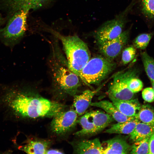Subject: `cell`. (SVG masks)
Returning a JSON list of instances; mask_svg holds the SVG:
<instances>
[{"label": "cell", "instance_id": "6da1fadb", "mask_svg": "<svg viewBox=\"0 0 154 154\" xmlns=\"http://www.w3.org/2000/svg\"><path fill=\"white\" fill-rule=\"evenodd\" d=\"M4 99L13 112L23 117H53L64 108L61 104L32 95L18 88L9 90L5 94Z\"/></svg>", "mask_w": 154, "mask_h": 154}, {"label": "cell", "instance_id": "7a4b0ae2", "mask_svg": "<svg viewBox=\"0 0 154 154\" xmlns=\"http://www.w3.org/2000/svg\"><path fill=\"white\" fill-rule=\"evenodd\" d=\"M52 33L61 41L70 69L79 77L84 66L91 58L87 45L78 36H64Z\"/></svg>", "mask_w": 154, "mask_h": 154}, {"label": "cell", "instance_id": "3957f363", "mask_svg": "<svg viewBox=\"0 0 154 154\" xmlns=\"http://www.w3.org/2000/svg\"><path fill=\"white\" fill-rule=\"evenodd\" d=\"M54 56L51 71L55 88L61 93L74 96L81 85L80 78L70 69L62 56Z\"/></svg>", "mask_w": 154, "mask_h": 154}, {"label": "cell", "instance_id": "277c9868", "mask_svg": "<svg viewBox=\"0 0 154 154\" xmlns=\"http://www.w3.org/2000/svg\"><path fill=\"white\" fill-rule=\"evenodd\" d=\"M115 63L103 56L91 58L81 71L80 78L86 84H98L114 69Z\"/></svg>", "mask_w": 154, "mask_h": 154}, {"label": "cell", "instance_id": "5b68a950", "mask_svg": "<svg viewBox=\"0 0 154 154\" xmlns=\"http://www.w3.org/2000/svg\"><path fill=\"white\" fill-rule=\"evenodd\" d=\"M29 10H19L9 18L5 26L0 28V39L5 44L14 46L23 37L27 29V18Z\"/></svg>", "mask_w": 154, "mask_h": 154}, {"label": "cell", "instance_id": "8992f818", "mask_svg": "<svg viewBox=\"0 0 154 154\" xmlns=\"http://www.w3.org/2000/svg\"><path fill=\"white\" fill-rule=\"evenodd\" d=\"M133 6L132 1L123 11L114 19L105 22L95 31L94 36L99 45L116 38L122 33L127 22V15Z\"/></svg>", "mask_w": 154, "mask_h": 154}, {"label": "cell", "instance_id": "52a82bcc", "mask_svg": "<svg viewBox=\"0 0 154 154\" xmlns=\"http://www.w3.org/2000/svg\"><path fill=\"white\" fill-rule=\"evenodd\" d=\"M135 74V70L131 69L116 73L109 86L108 91V96L119 100L133 99L134 93L128 88L127 82L129 79Z\"/></svg>", "mask_w": 154, "mask_h": 154}, {"label": "cell", "instance_id": "ba28073f", "mask_svg": "<svg viewBox=\"0 0 154 154\" xmlns=\"http://www.w3.org/2000/svg\"><path fill=\"white\" fill-rule=\"evenodd\" d=\"M77 114L74 110L62 111L53 116L50 126L52 131L58 135L63 134L72 129L77 122Z\"/></svg>", "mask_w": 154, "mask_h": 154}, {"label": "cell", "instance_id": "9c48e42d", "mask_svg": "<svg viewBox=\"0 0 154 154\" xmlns=\"http://www.w3.org/2000/svg\"><path fill=\"white\" fill-rule=\"evenodd\" d=\"M129 31H123L117 37L99 45V50L104 56L113 61L120 53L129 40Z\"/></svg>", "mask_w": 154, "mask_h": 154}, {"label": "cell", "instance_id": "30bf717a", "mask_svg": "<svg viewBox=\"0 0 154 154\" xmlns=\"http://www.w3.org/2000/svg\"><path fill=\"white\" fill-rule=\"evenodd\" d=\"M49 0H0L1 8L9 16L21 9H36L43 6Z\"/></svg>", "mask_w": 154, "mask_h": 154}, {"label": "cell", "instance_id": "8fae6325", "mask_svg": "<svg viewBox=\"0 0 154 154\" xmlns=\"http://www.w3.org/2000/svg\"><path fill=\"white\" fill-rule=\"evenodd\" d=\"M74 151L78 154H102L104 148L99 139H84L73 143Z\"/></svg>", "mask_w": 154, "mask_h": 154}, {"label": "cell", "instance_id": "7c38bea8", "mask_svg": "<svg viewBox=\"0 0 154 154\" xmlns=\"http://www.w3.org/2000/svg\"><path fill=\"white\" fill-rule=\"evenodd\" d=\"M113 104L123 114L128 117H135L141 106L137 99L119 100L108 96Z\"/></svg>", "mask_w": 154, "mask_h": 154}, {"label": "cell", "instance_id": "4fadbf2b", "mask_svg": "<svg viewBox=\"0 0 154 154\" xmlns=\"http://www.w3.org/2000/svg\"><path fill=\"white\" fill-rule=\"evenodd\" d=\"M107 147L104 149L103 154H128L130 153L131 146L127 142L125 139L117 137L104 142Z\"/></svg>", "mask_w": 154, "mask_h": 154}, {"label": "cell", "instance_id": "5bb4252c", "mask_svg": "<svg viewBox=\"0 0 154 154\" xmlns=\"http://www.w3.org/2000/svg\"><path fill=\"white\" fill-rule=\"evenodd\" d=\"M96 92V90H87L80 95L74 96L73 105L77 114L81 116L84 114L90 105L92 99Z\"/></svg>", "mask_w": 154, "mask_h": 154}, {"label": "cell", "instance_id": "9a60e30c", "mask_svg": "<svg viewBox=\"0 0 154 154\" xmlns=\"http://www.w3.org/2000/svg\"><path fill=\"white\" fill-rule=\"evenodd\" d=\"M50 143L46 140L29 139L19 149L27 154H46Z\"/></svg>", "mask_w": 154, "mask_h": 154}, {"label": "cell", "instance_id": "2e32d148", "mask_svg": "<svg viewBox=\"0 0 154 154\" xmlns=\"http://www.w3.org/2000/svg\"><path fill=\"white\" fill-rule=\"evenodd\" d=\"M90 106L100 108L111 116L118 122H123L130 120L135 117H128L121 113L112 102L104 100L99 102H92Z\"/></svg>", "mask_w": 154, "mask_h": 154}, {"label": "cell", "instance_id": "e0dca14e", "mask_svg": "<svg viewBox=\"0 0 154 154\" xmlns=\"http://www.w3.org/2000/svg\"><path fill=\"white\" fill-rule=\"evenodd\" d=\"M140 11L149 29L154 26V0H138Z\"/></svg>", "mask_w": 154, "mask_h": 154}, {"label": "cell", "instance_id": "ac0fdd59", "mask_svg": "<svg viewBox=\"0 0 154 154\" xmlns=\"http://www.w3.org/2000/svg\"><path fill=\"white\" fill-rule=\"evenodd\" d=\"M89 113L97 133L103 130L114 120L110 115L102 111H92Z\"/></svg>", "mask_w": 154, "mask_h": 154}, {"label": "cell", "instance_id": "d6986e66", "mask_svg": "<svg viewBox=\"0 0 154 154\" xmlns=\"http://www.w3.org/2000/svg\"><path fill=\"white\" fill-rule=\"evenodd\" d=\"M140 122L135 117L132 119L123 122H118L112 125L104 132L129 135L133 130L137 124Z\"/></svg>", "mask_w": 154, "mask_h": 154}, {"label": "cell", "instance_id": "ffe728a7", "mask_svg": "<svg viewBox=\"0 0 154 154\" xmlns=\"http://www.w3.org/2000/svg\"><path fill=\"white\" fill-rule=\"evenodd\" d=\"M154 133V126L141 122L138 123L133 131L129 135L130 139L135 142L150 137Z\"/></svg>", "mask_w": 154, "mask_h": 154}, {"label": "cell", "instance_id": "44dd1931", "mask_svg": "<svg viewBox=\"0 0 154 154\" xmlns=\"http://www.w3.org/2000/svg\"><path fill=\"white\" fill-rule=\"evenodd\" d=\"M82 127L81 129L75 133L78 136H90L97 133L96 129L92 121L90 120L89 112L85 113L77 121Z\"/></svg>", "mask_w": 154, "mask_h": 154}, {"label": "cell", "instance_id": "7402d4cb", "mask_svg": "<svg viewBox=\"0 0 154 154\" xmlns=\"http://www.w3.org/2000/svg\"><path fill=\"white\" fill-rule=\"evenodd\" d=\"M135 117L141 122L154 126V109L149 105L141 106Z\"/></svg>", "mask_w": 154, "mask_h": 154}, {"label": "cell", "instance_id": "603a6c76", "mask_svg": "<svg viewBox=\"0 0 154 154\" xmlns=\"http://www.w3.org/2000/svg\"><path fill=\"white\" fill-rule=\"evenodd\" d=\"M141 58L147 75L151 82H154V60L146 52L141 54Z\"/></svg>", "mask_w": 154, "mask_h": 154}, {"label": "cell", "instance_id": "cb8c5ba5", "mask_svg": "<svg viewBox=\"0 0 154 154\" xmlns=\"http://www.w3.org/2000/svg\"><path fill=\"white\" fill-rule=\"evenodd\" d=\"M150 137L135 142L131 145V150L130 153L149 154V141Z\"/></svg>", "mask_w": 154, "mask_h": 154}, {"label": "cell", "instance_id": "d4e9b609", "mask_svg": "<svg viewBox=\"0 0 154 154\" xmlns=\"http://www.w3.org/2000/svg\"><path fill=\"white\" fill-rule=\"evenodd\" d=\"M153 35V33L140 34L133 41L134 46L137 48L144 49L147 46Z\"/></svg>", "mask_w": 154, "mask_h": 154}, {"label": "cell", "instance_id": "484cf974", "mask_svg": "<svg viewBox=\"0 0 154 154\" xmlns=\"http://www.w3.org/2000/svg\"><path fill=\"white\" fill-rule=\"evenodd\" d=\"M136 74L132 76L128 80V88L133 93L138 92L142 89L143 84L142 82L135 77Z\"/></svg>", "mask_w": 154, "mask_h": 154}, {"label": "cell", "instance_id": "4316f807", "mask_svg": "<svg viewBox=\"0 0 154 154\" xmlns=\"http://www.w3.org/2000/svg\"><path fill=\"white\" fill-rule=\"evenodd\" d=\"M136 50L133 46H130L125 48L122 52L121 60L124 64H126L131 61L134 58Z\"/></svg>", "mask_w": 154, "mask_h": 154}, {"label": "cell", "instance_id": "83f0119b", "mask_svg": "<svg viewBox=\"0 0 154 154\" xmlns=\"http://www.w3.org/2000/svg\"><path fill=\"white\" fill-rule=\"evenodd\" d=\"M142 95L143 99L145 101L149 103L154 101V90L153 88H145L142 92Z\"/></svg>", "mask_w": 154, "mask_h": 154}, {"label": "cell", "instance_id": "f1b7e54d", "mask_svg": "<svg viewBox=\"0 0 154 154\" xmlns=\"http://www.w3.org/2000/svg\"><path fill=\"white\" fill-rule=\"evenodd\" d=\"M149 154H154V133L149 138Z\"/></svg>", "mask_w": 154, "mask_h": 154}, {"label": "cell", "instance_id": "f546056e", "mask_svg": "<svg viewBox=\"0 0 154 154\" xmlns=\"http://www.w3.org/2000/svg\"><path fill=\"white\" fill-rule=\"evenodd\" d=\"M64 153L61 151L57 149L48 150L46 154H63Z\"/></svg>", "mask_w": 154, "mask_h": 154}, {"label": "cell", "instance_id": "4dcf8cb0", "mask_svg": "<svg viewBox=\"0 0 154 154\" xmlns=\"http://www.w3.org/2000/svg\"><path fill=\"white\" fill-rule=\"evenodd\" d=\"M151 82L153 88L154 90V82Z\"/></svg>", "mask_w": 154, "mask_h": 154}]
</instances>
